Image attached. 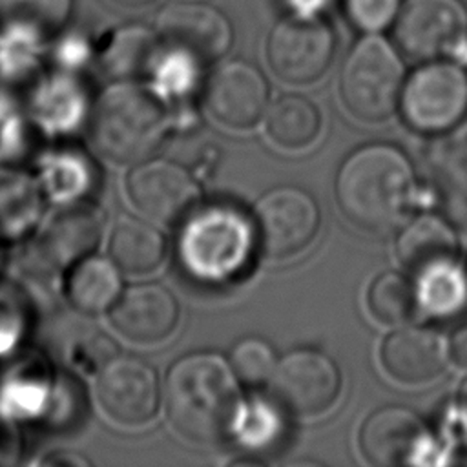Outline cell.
Returning a JSON list of instances; mask_svg holds the SVG:
<instances>
[{
  "mask_svg": "<svg viewBox=\"0 0 467 467\" xmlns=\"http://www.w3.org/2000/svg\"><path fill=\"white\" fill-rule=\"evenodd\" d=\"M394 38L407 57L421 62L458 51L467 42V7L462 0H407Z\"/></svg>",
  "mask_w": 467,
  "mask_h": 467,
  "instance_id": "8",
  "label": "cell"
},
{
  "mask_svg": "<svg viewBox=\"0 0 467 467\" xmlns=\"http://www.w3.org/2000/svg\"><path fill=\"white\" fill-rule=\"evenodd\" d=\"M414 188V171L405 153L383 142L354 150L336 175L339 210L367 234L394 230L410 208Z\"/></svg>",
  "mask_w": 467,
  "mask_h": 467,
  "instance_id": "1",
  "label": "cell"
},
{
  "mask_svg": "<svg viewBox=\"0 0 467 467\" xmlns=\"http://www.w3.org/2000/svg\"><path fill=\"white\" fill-rule=\"evenodd\" d=\"M319 130V109L306 97L285 95L266 108V133L281 148H305L316 140Z\"/></svg>",
  "mask_w": 467,
  "mask_h": 467,
  "instance_id": "23",
  "label": "cell"
},
{
  "mask_svg": "<svg viewBox=\"0 0 467 467\" xmlns=\"http://www.w3.org/2000/svg\"><path fill=\"white\" fill-rule=\"evenodd\" d=\"M401 265L416 277L456 261L458 239L452 228L438 215L423 213L403 224L396 239Z\"/></svg>",
  "mask_w": 467,
  "mask_h": 467,
  "instance_id": "18",
  "label": "cell"
},
{
  "mask_svg": "<svg viewBox=\"0 0 467 467\" xmlns=\"http://www.w3.org/2000/svg\"><path fill=\"white\" fill-rule=\"evenodd\" d=\"M418 301L432 314H451L467 296V285L456 261L441 265L416 277Z\"/></svg>",
  "mask_w": 467,
  "mask_h": 467,
  "instance_id": "26",
  "label": "cell"
},
{
  "mask_svg": "<svg viewBox=\"0 0 467 467\" xmlns=\"http://www.w3.org/2000/svg\"><path fill=\"white\" fill-rule=\"evenodd\" d=\"M403 82V64L394 47L368 35L348 51L341 67L339 91L354 117L381 122L394 113Z\"/></svg>",
  "mask_w": 467,
  "mask_h": 467,
  "instance_id": "5",
  "label": "cell"
},
{
  "mask_svg": "<svg viewBox=\"0 0 467 467\" xmlns=\"http://www.w3.org/2000/svg\"><path fill=\"white\" fill-rule=\"evenodd\" d=\"M126 190L131 202L148 217L175 223L197 208L199 188L193 177L168 159H144L130 171Z\"/></svg>",
  "mask_w": 467,
  "mask_h": 467,
  "instance_id": "13",
  "label": "cell"
},
{
  "mask_svg": "<svg viewBox=\"0 0 467 467\" xmlns=\"http://www.w3.org/2000/svg\"><path fill=\"white\" fill-rule=\"evenodd\" d=\"M447 343L425 327H403L390 332L381 345L383 368L401 383H427L447 367Z\"/></svg>",
  "mask_w": 467,
  "mask_h": 467,
  "instance_id": "17",
  "label": "cell"
},
{
  "mask_svg": "<svg viewBox=\"0 0 467 467\" xmlns=\"http://www.w3.org/2000/svg\"><path fill=\"white\" fill-rule=\"evenodd\" d=\"M166 135V113L159 100L131 80L108 86L89 115L93 148L115 164L150 159Z\"/></svg>",
  "mask_w": 467,
  "mask_h": 467,
  "instance_id": "4",
  "label": "cell"
},
{
  "mask_svg": "<svg viewBox=\"0 0 467 467\" xmlns=\"http://www.w3.org/2000/svg\"><path fill=\"white\" fill-rule=\"evenodd\" d=\"M170 423L199 443H215L232 432L241 396L230 363L215 352H193L177 359L164 381Z\"/></svg>",
  "mask_w": 467,
  "mask_h": 467,
  "instance_id": "2",
  "label": "cell"
},
{
  "mask_svg": "<svg viewBox=\"0 0 467 467\" xmlns=\"http://www.w3.org/2000/svg\"><path fill=\"white\" fill-rule=\"evenodd\" d=\"M403 120L421 133H441L467 113V71L452 62L429 60L401 88Z\"/></svg>",
  "mask_w": 467,
  "mask_h": 467,
  "instance_id": "6",
  "label": "cell"
},
{
  "mask_svg": "<svg viewBox=\"0 0 467 467\" xmlns=\"http://www.w3.org/2000/svg\"><path fill=\"white\" fill-rule=\"evenodd\" d=\"M109 321L130 341L155 343L177 327L179 305L173 294L157 283L133 285L120 292L109 308Z\"/></svg>",
  "mask_w": 467,
  "mask_h": 467,
  "instance_id": "16",
  "label": "cell"
},
{
  "mask_svg": "<svg viewBox=\"0 0 467 467\" xmlns=\"http://www.w3.org/2000/svg\"><path fill=\"white\" fill-rule=\"evenodd\" d=\"M237 440L250 449L272 447L281 440L283 425L279 412L261 400H252L239 405L232 425Z\"/></svg>",
  "mask_w": 467,
  "mask_h": 467,
  "instance_id": "27",
  "label": "cell"
},
{
  "mask_svg": "<svg viewBox=\"0 0 467 467\" xmlns=\"http://www.w3.org/2000/svg\"><path fill=\"white\" fill-rule=\"evenodd\" d=\"M119 4H124V5H142V4H148L151 0H115Z\"/></svg>",
  "mask_w": 467,
  "mask_h": 467,
  "instance_id": "33",
  "label": "cell"
},
{
  "mask_svg": "<svg viewBox=\"0 0 467 467\" xmlns=\"http://www.w3.org/2000/svg\"><path fill=\"white\" fill-rule=\"evenodd\" d=\"M345 15L361 31H379L400 13V0H343Z\"/></svg>",
  "mask_w": 467,
  "mask_h": 467,
  "instance_id": "29",
  "label": "cell"
},
{
  "mask_svg": "<svg viewBox=\"0 0 467 467\" xmlns=\"http://www.w3.org/2000/svg\"><path fill=\"white\" fill-rule=\"evenodd\" d=\"M100 232L102 221L97 210L71 202L51 217L42 237V248L53 265H73L93 252Z\"/></svg>",
  "mask_w": 467,
  "mask_h": 467,
  "instance_id": "19",
  "label": "cell"
},
{
  "mask_svg": "<svg viewBox=\"0 0 467 467\" xmlns=\"http://www.w3.org/2000/svg\"><path fill=\"white\" fill-rule=\"evenodd\" d=\"M204 102L217 122L232 130H246L266 113L268 84L257 67L230 60L210 77Z\"/></svg>",
  "mask_w": 467,
  "mask_h": 467,
  "instance_id": "14",
  "label": "cell"
},
{
  "mask_svg": "<svg viewBox=\"0 0 467 467\" xmlns=\"http://www.w3.org/2000/svg\"><path fill=\"white\" fill-rule=\"evenodd\" d=\"M292 4L299 9V11H310L316 9L323 4V0H292Z\"/></svg>",
  "mask_w": 467,
  "mask_h": 467,
  "instance_id": "31",
  "label": "cell"
},
{
  "mask_svg": "<svg viewBox=\"0 0 467 467\" xmlns=\"http://www.w3.org/2000/svg\"><path fill=\"white\" fill-rule=\"evenodd\" d=\"M257 244L274 259H286L305 250L319 228L314 197L297 186H277L255 204Z\"/></svg>",
  "mask_w": 467,
  "mask_h": 467,
  "instance_id": "7",
  "label": "cell"
},
{
  "mask_svg": "<svg viewBox=\"0 0 467 467\" xmlns=\"http://www.w3.org/2000/svg\"><path fill=\"white\" fill-rule=\"evenodd\" d=\"M228 363L241 385L257 389L270 381L277 365V358L270 343L261 337L248 336L232 347Z\"/></svg>",
  "mask_w": 467,
  "mask_h": 467,
  "instance_id": "28",
  "label": "cell"
},
{
  "mask_svg": "<svg viewBox=\"0 0 467 467\" xmlns=\"http://www.w3.org/2000/svg\"><path fill=\"white\" fill-rule=\"evenodd\" d=\"M73 0H0V20L35 35L62 27L71 15Z\"/></svg>",
  "mask_w": 467,
  "mask_h": 467,
  "instance_id": "25",
  "label": "cell"
},
{
  "mask_svg": "<svg viewBox=\"0 0 467 467\" xmlns=\"http://www.w3.org/2000/svg\"><path fill=\"white\" fill-rule=\"evenodd\" d=\"M447 352H449V359L462 367L467 368V325L456 328L447 343Z\"/></svg>",
  "mask_w": 467,
  "mask_h": 467,
  "instance_id": "30",
  "label": "cell"
},
{
  "mask_svg": "<svg viewBox=\"0 0 467 467\" xmlns=\"http://www.w3.org/2000/svg\"><path fill=\"white\" fill-rule=\"evenodd\" d=\"M358 441L367 462L379 467H396L420 462L429 434L423 421L410 409L387 405L367 416Z\"/></svg>",
  "mask_w": 467,
  "mask_h": 467,
  "instance_id": "15",
  "label": "cell"
},
{
  "mask_svg": "<svg viewBox=\"0 0 467 467\" xmlns=\"http://www.w3.org/2000/svg\"><path fill=\"white\" fill-rule=\"evenodd\" d=\"M255 243L254 221L230 204H210L182 219L177 255L192 279L221 285L243 274Z\"/></svg>",
  "mask_w": 467,
  "mask_h": 467,
  "instance_id": "3",
  "label": "cell"
},
{
  "mask_svg": "<svg viewBox=\"0 0 467 467\" xmlns=\"http://www.w3.org/2000/svg\"><path fill=\"white\" fill-rule=\"evenodd\" d=\"M334 35L317 16L296 15L283 18L266 42V57L274 73L290 84H308L330 66Z\"/></svg>",
  "mask_w": 467,
  "mask_h": 467,
  "instance_id": "10",
  "label": "cell"
},
{
  "mask_svg": "<svg viewBox=\"0 0 467 467\" xmlns=\"http://www.w3.org/2000/svg\"><path fill=\"white\" fill-rule=\"evenodd\" d=\"M268 383L277 405L299 416H316L337 400L341 372L327 354L294 348L277 359Z\"/></svg>",
  "mask_w": 467,
  "mask_h": 467,
  "instance_id": "9",
  "label": "cell"
},
{
  "mask_svg": "<svg viewBox=\"0 0 467 467\" xmlns=\"http://www.w3.org/2000/svg\"><path fill=\"white\" fill-rule=\"evenodd\" d=\"M159 381L155 370L142 359L113 356L97 379V398L102 410L120 425H142L159 407Z\"/></svg>",
  "mask_w": 467,
  "mask_h": 467,
  "instance_id": "12",
  "label": "cell"
},
{
  "mask_svg": "<svg viewBox=\"0 0 467 467\" xmlns=\"http://www.w3.org/2000/svg\"><path fill=\"white\" fill-rule=\"evenodd\" d=\"M368 310L381 323H405L409 321L420 301L416 281L400 272H383L368 286Z\"/></svg>",
  "mask_w": 467,
  "mask_h": 467,
  "instance_id": "24",
  "label": "cell"
},
{
  "mask_svg": "<svg viewBox=\"0 0 467 467\" xmlns=\"http://www.w3.org/2000/svg\"><path fill=\"white\" fill-rule=\"evenodd\" d=\"M460 403H462V407H463L465 412H467V379L463 381V385H462V389H460Z\"/></svg>",
  "mask_w": 467,
  "mask_h": 467,
  "instance_id": "32",
  "label": "cell"
},
{
  "mask_svg": "<svg viewBox=\"0 0 467 467\" xmlns=\"http://www.w3.org/2000/svg\"><path fill=\"white\" fill-rule=\"evenodd\" d=\"M159 38L142 26H126L111 35L100 53L104 71L117 80H133L151 73L159 58Z\"/></svg>",
  "mask_w": 467,
  "mask_h": 467,
  "instance_id": "22",
  "label": "cell"
},
{
  "mask_svg": "<svg viewBox=\"0 0 467 467\" xmlns=\"http://www.w3.org/2000/svg\"><path fill=\"white\" fill-rule=\"evenodd\" d=\"M153 33L161 46L195 64L221 58L232 44V26L215 7L173 2L155 18Z\"/></svg>",
  "mask_w": 467,
  "mask_h": 467,
  "instance_id": "11",
  "label": "cell"
},
{
  "mask_svg": "<svg viewBox=\"0 0 467 467\" xmlns=\"http://www.w3.org/2000/svg\"><path fill=\"white\" fill-rule=\"evenodd\" d=\"M119 270L111 257L91 254L73 263L64 286L69 305L86 316L109 310L122 292Z\"/></svg>",
  "mask_w": 467,
  "mask_h": 467,
  "instance_id": "20",
  "label": "cell"
},
{
  "mask_svg": "<svg viewBox=\"0 0 467 467\" xmlns=\"http://www.w3.org/2000/svg\"><path fill=\"white\" fill-rule=\"evenodd\" d=\"M109 257L124 272L142 275L157 270L166 255L162 234L150 223L122 215L109 235Z\"/></svg>",
  "mask_w": 467,
  "mask_h": 467,
  "instance_id": "21",
  "label": "cell"
}]
</instances>
